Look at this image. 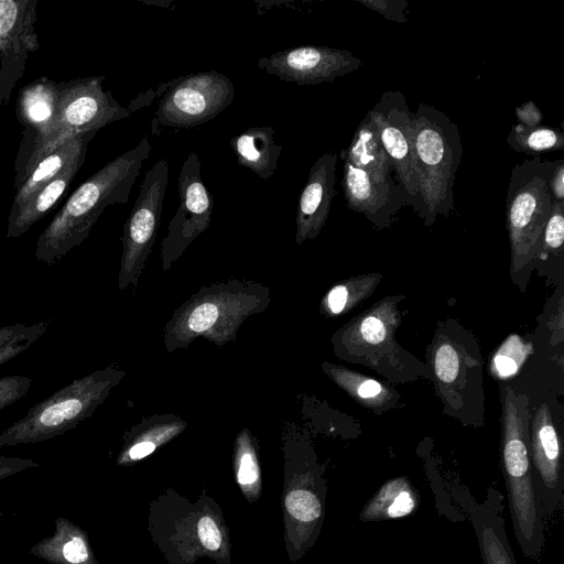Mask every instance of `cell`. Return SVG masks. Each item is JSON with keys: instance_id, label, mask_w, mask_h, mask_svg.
Masks as SVG:
<instances>
[{"instance_id": "obj_6", "label": "cell", "mask_w": 564, "mask_h": 564, "mask_svg": "<svg viewBox=\"0 0 564 564\" xmlns=\"http://www.w3.org/2000/svg\"><path fill=\"white\" fill-rule=\"evenodd\" d=\"M422 216L433 221L453 208V185L462 147L456 126L433 107L412 113Z\"/></svg>"}, {"instance_id": "obj_42", "label": "cell", "mask_w": 564, "mask_h": 564, "mask_svg": "<svg viewBox=\"0 0 564 564\" xmlns=\"http://www.w3.org/2000/svg\"><path fill=\"white\" fill-rule=\"evenodd\" d=\"M381 391L380 383L371 379H365L358 387V394L365 399L377 397Z\"/></svg>"}, {"instance_id": "obj_36", "label": "cell", "mask_w": 564, "mask_h": 564, "mask_svg": "<svg viewBox=\"0 0 564 564\" xmlns=\"http://www.w3.org/2000/svg\"><path fill=\"white\" fill-rule=\"evenodd\" d=\"M39 466L40 464L31 458L0 456V480Z\"/></svg>"}, {"instance_id": "obj_22", "label": "cell", "mask_w": 564, "mask_h": 564, "mask_svg": "<svg viewBox=\"0 0 564 564\" xmlns=\"http://www.w3.org/2000/svg\"><path fill=\"white\" fill-rule=\"evenodd\" d=\"M96 133L88 132L76 135L40 160L17 188L8 219L13 218L37 191L48 184L65 167L72 158L88 148L89 141Z\"/></svg>"}, {"instance_id": "obj_12", "label": "cell", "mask_w": 564, "mask_h": 564, "mask_svg": "<svg viewBox=\"0 0 564 564\" xmlns=\"http://www.w3.org/2000/svg\"><path fill=\"white\" fill-rule=\"evenodd\" d=\"M361 64L349 51L315 45L279 51L257 62L263 72L297 85L333 82L357 70Z\"/></svg>"}, {"instance_id": "obj_14", "label": "cell", "mask_w": 564, "mask_h": 564, "mask_svg": "<svg viewBox=\"0 0 564 564\" xmlns=\"http://www.w3.org/2000/svg\"><path fill=\"white\" fill-rule=\"evenodd\" d=\"M530 458L533 488L544 520H550L563 505L564 479L561 444L545 404L533 419Z\"/></svg>"}, {"instance_id": "obj_30", "label": "cell", "mask_w": 564, "mask_h": 564, "mask_svg": "<svg viewBox=\"0 0 564 564\" xmlns=\"http://www.w3.org/2000/svg\"><path fill=\"white\" fill-rule=\"evenodd\" d=\"M564 202L553 200L550 216L542 232L543 246L547 250L560 249L564 240Z\"/></svg>"}, {"instance_id": "obj_9", "label": "cell", "mask_w": 564, "mask_h": 564, "mask_svg": "<svg viewBox=\"0 0 564 564\" xmlns=\"http://www.w3.org/2000/svg\"><path fill=\"white\" fill-rule=\"evenodd\" d=\"M167 183L169 163L161 159L145 172L139 195L123 225L118 275L120 291L138 288L140 274L156 239Z\"/></svg>"}, {"instance_id": "obj_37", "label": "cell", "mask_w": 564, "mask_h": 564, "mask_svg": "<svg viewBox=\"0 0 564 564\" xmlns=\"http://www.w3.org/2000/svg\"><path fill=\"white\" fill-rule=\"evenodd\" d=\"M360 334L365 341L377 345L386 337V328L383 323L375 317H366L360 325Z\"/></svg>"}, {"instance_id": "obj_38", "label": "cell", "mask_w": 564, "mask_h": 564, "mask_svg": "<svg viewBox=\"0 0 564 564\" xmlns=\"http://www.w3.org/2000/svg\"><path fill=\"white\" fill-rule=\"evenodd\" d=\"M516 113L519 124L527 128L538 127L542 119L540 109L532 101H528L517 107Z\"/></svg>"}, {"instance_id": "obj_16", "label": "cell", "mask_w": 564, "mask_h": 564, "mask_svg": "<svg viewBox=\"0 0 564 564\" xmlns=\"http://www.w3.org/2000/svg\"><path fill=\"white\" fill-rule=\"evenodd\" d=\"M337 160L336 153L326 151L310 170L296 208L295 241L297 246L307 239H314L327 220L332 200L336 194Z\"/></svg>"}, {"instance_id": "obj_1", "label": "cell", "mask_w": 564, "mask_h": 564, "mask_svg": "<svg viewBox=\"0 0 564 564\" xmlns=\"http://www.w3.org/2000/svg\"><path fill=\"white\" fill-rule=\"evenodd\" d=\"M152 147L148 135L83 182L37 238L35 259L61 261L89 236L106 207L128 203L131 188Z\"/></svg>"}, {"instance_id": "obj_23", "label": "cell", "mask_w": 564, "mask_h": 564, "mask_svg": "<svg viewBox=\"0 0 564 564\" xmlns=\"http://www.w3.org/2000/svg\"><path fill=\"white\" fill-rule=\"evenodd\" d=\"M341 158L377 181L386 182L392 177V165L368 113L356 129L349 147L341 152Z\"/></svg>"}, {"instance_id": "obj_35", "label": "cell", "mask_w": 564, "mask_h": 564, "mask_svg": "<svg viewBox=\"0 0 564 564\" xmlns=\"http://www.w3.org/2000/svg\"><path fill=\"white\" fill-rule=\"evenodd\" d=\"M197 531L200 542L206 549L210 551H216L219 549L221 544V534L212 518L207 516L203 517L198 521Z\"/></svg>"}, {"instance_id": "obj_31", "label": "cell", "mask_w": 564, "mask_h": 564, "mask_svg": "<svg viewBox=\"0 0 564 564\" xmlns=\"http://www.w3.org/2000/svg\"><path fill=\"white\" fill-rule=\"evenodd\" d=\"M239 442V468L238 481L241 485H250L258 479L259 469L253 448L250 443V436L247 430H243L238 437Z\"/></svg>"}, {"instance_id": "obj_5", "label": "cell", "mask_w": 564, "mask_h": 564, "mask_svg": "<svg viewBox=\"0 0 564 564\" xmlns=\"http://www.w3.org/2000/svg\"><path fill=\"white\" fill-rule=\"evenodd\" d=\"M104 76H89L59 83L56 117L47 133L28 149L26 159L17 170V188L40 160L68 140L79 134L98 132L105 126L131 115L110 90L104 89Z\"/></svg>"}, {"instance_id": "obj_41", "label": "cell", "mask_w": 564, "mask_h": 564, "mask_svg": "<svg viewBox=\"0 0 564 564\" xmlns=\"http://www.w3.org/2000/svg\"><path fill=\"white\" fill-rule=\"evenodd\" d=\"M348 292L346 286L337 285L334 286L327 295V306L332 313H340L347 303Z\"/></svg>"}, {"instance_id": "obj_40", "label": "cell", "mask_w": 564, "mask_h": 564, "mask_svg": "<svg viewBox=\"0 0 564 564\" xmlns=\"http://www.w3.org/2000/svg\"><path fill=\"white\" fill-rule=\"evenodd\" d=\"M550 191L554 200L564 202V161L555 162L550 178Z\"/></svg>"}, {"instance_id": "obj_21", "label": "cell", "mask_w": 564, "mask_h": 564, "mask_svg": "<svg viewBox=\"0 0 564 564\" xmlns=\"http://www.w3.org/2000/svg\"><path fill=\"white\" fill-rule=\"evenodd\" d=\"M274 132L270 126L251 127L229 141L238 164L262 180L271 178L278 169L282 145L275 142Z\"/></svg>"}, {"instance_id": "obj_39", "label": "cell", "mask_w": 564, "mask_h": 564, "mask_svg": "<svg viewBox=\"0 0 564 564\" xmlns=\"http://www.w3.org/2000/svg\"><path fill=\"white\" fill-rule=\"evenodd\" d=\"M170 86V80L161 83L155 88L142 91L139 94L127 107L130 112H133L142 107L149 106L156 97L163 96Z\"/></svg>"}, {"instance_id": "obj_20", "label": "cell", "mask_w": 564, "mask_h": 564, "mask_svg": "<svg viewBox=\"0 0 564 564\" xmlns=\"http://www.w3.org/2000/svg\"><path fill=\"white\" fill-rule=\"evenodd\" d=\"M29 552L50 564H96L86 531L64 517H57L53 534Z\"/></svg>"}, {"instance_id": "obj_7", "label": "cell", "mask_w": 564, "mask_h": 564, "mask_svg": "<svg viewBox=\"0 0 564 564\" xmlns=\"http://www.w3.org/2000/svg\"><path fill=\"white\" fill-rule=\"evenodd\" d=\"M554 166L555 162L533 159L512 171L507 224L514 263L523 264L535 253L554 200L550 191Z\"/></svg>"}, {"instance_id": "obj_18", "label": "cell", "mask_w": 564, "mask_h": 564, "mask_svg": "<svg viewBox=\"0 0 564 564\" xmlns=\"http://www.w3.org/2000/svg\"><path fill=\"white\" fill-rule=\"evenodd\" d=\"M59 83L41 77L24 86L17 100V117L25 128L23 143L29 149L50 130L58 108Z\"/></svg>"}, {"instance_id": "obj_8", "label": "cell", "mask_w": 564, "mask_h": 564, "mask_svg": "<svg viewBox=\"0 0 564 564\" xmlns=\"http://www.w3.org/2000/svg\"><path fill=\"white\" fill-rule=\"evenodd\" d=\"M235 94L232 82L216 70L170 79L151 120V133L159 135L163 128L189 129L203 124L225 110Z\"/></svg>"}, {"instance_id": "obj_19", "label": "cell", "mask_w": 564, "mask_h": 564, "mask_svg": "<svg viewBox=\"0 0 564 564\" xmlns=\"http://www.w3.org/2000/svg\"><path fill=\"white\" fill-rule=\"evenodd\" d=\"M88 148L72 158L65 167L44 187L37 191L11 219H8L7 237L18 238L43 218L64 195L82 165Z\"/></svg>"}, {"instance_id": "obj_29", "label": "cell", "mask_w": 564, "mask_h": 564, "mask_svg": "<svg viewBox=\"0 0 564 564\" xmlns=\"http://www.w3.org/2000/svg\"><path fill=\"white\" fill-rule=\"evenodd\" d=\"M285 507L293 518L303 522H313L322 516L321 500L305 489L291 491L285 498Z\"/></svg>"}, {"instance_id": "obj_2", "label": "cell", "mask_w": 564, "mask_h": 564, "mask_svg": "<svg viewBox=\"0 0 564 564\" xmlns=\"http://www.w3.org/2000/svg\"><path fill=\"white\" fill-rule=\"evenodd\" d=\"M270 299L269 289L253 282L230 280L204 286L174 312L164 327V346L174 351L203 336L221 347L236 338L248 316L264 311Z\"/></svg>"}, {"instance_id": "obj_27", "label": "cell", "mask_w": 564, "mask_h": 564, "mask_svg": "<svg viewBox=\"0 0 564 564\" xmlns=\"http://www.w3.org/2000/svg\"><path fill=\"white\" fill-rule=\"evenodd\" d=\"M48 321L0 327V366L29 349L46 330Z\"/></svg>"}, {"instance_id": "obj_33", "label": "cell", "mask_w": 564, "mask_h": 564, "mask_svg": "<svg viewBox=\"0 0 564 564\" xmlns=\"http://www.w3.org/2000/svg\"><path fill=\"white\" fill-rule=\"evenodd\" d=\"M435 371L440 380L453 382L458 373L459 359L456 350L449 344L441 345L435 354Z\"/></svg>"}, {"instance_id": "obj_43", "label": "cell", "mask_w": 564, "mask_h": 564, "mask_svg": "<svg viewBox=\"0 0 564 564\" xmlns=\"http://www.w3.org/2000/svg\"><path fill=\"white\" fill-rule=\"evenodd\" d=\"M3 518V511L0 509V520Z\"/></svg>"}, {"instance_id": "obj_10", "label": "cell", "mask_w": 564, "mask_h": 564, "mask_svg": "<svg viewBox=\"0 0 564 564\" xmlns=\"http://www.w3.org/2000/svg\"><path fill=\"white\" fill-rule=\"evenodd\" d=\"M200 169L198 154L195 151L189 152L178 175L180 205L161 245L164 271L210 226L214 200L202 180Z\"/></svg>"}, {"instance_id": "obj_3", "label": "cell", "mask_w": 564, "mask_h": 564, "mask_svg": "<svg viewBox=\"0 0 564 564\" xmlns=\"http://www.w3.org/2000/svg\"><path fill=\"white\" fill-rule=\"evenodd\" d=\"M126 372L109 365L67 383L0 434V448L44 442L65 434L90 417Z\"/></svg>"}, {"instance_id": "obj_28", "label": "cell", "mask_w": 564, "mask_h": 564, "mask_svg": "<svg viewBox=\"0 0 564 564\" xmlns=\"http://www.w3.org/2000/svg\"><path fill=\"white\" fill-rule=\"evenodd\" d=\"M528 352L529 348L521 338L516 335L509 337L494 358L492 366L496 375L501 378L514 375Z\"/></svg>"}, {"instance_id": "obj_4", "label": "cell", "mask_w": 564, "mask_h": 564, "mask_svg": "<svg viewBox=\"0 0 564 564\" xmlns=\"http://www.w3.org/2000/svg\"><path fill=\"white\" fill-rule=\"evenodd\" d=\"M502 464L517 542L525 557L538 558L545 543V523L532 482L524 408L510 390L505 402Z\"/></svg>"}, {"instance_id": "obj_11", "label": "cell", "mask_w": 564, "mask_h": 564, "mask_svg": "<svg viewBox=\"0 0 564 564\" xmlns=\"http://www.w3.org/2000/svg\"><path fill=\"white\" fill-rule=\"evenodd\" d=\"M379 140L390 160L398 183L413 204L420 197V181L414 150L412 112L405 97L384 91L368 111Z\"/></svg>"}, {"instance_id": "obj_13", "label": "cell", "mask_w": 564, "mask_h": 564, "mask_svg": "<svg viewBox=\"0 0 564 564\" xmlns=\"http://www.w3.org/2000/svg\"><path fill=\"white\" fill-rule=\"evenodd\" d=\"M39 0H0V105L23 75L29 54L40 48Z\"/></svg>"}, {"instance_id": "obj_15", "label": "cell", "mask_w": 564, "mask_h": 564, "mask_svg": "<svg viewBox=\"0 0 564 564\" xmlns=\"http://www.w3.org/2000/svg\"><path fill=\"white\" fill-rule=\"evenodd\" d=\"M453 496L467 512L473 524L484 564H517L503 518V496L489 486L481 502L468 489H453Z\"/></svg>"}, {"instance_id": "obj_25", "label": "cell", "mask_w": 564, "mask_h": 564, "mask_svg": "<svg viewBox=\"0 0 564 564\" xmlns=\"http://www.w3.org/2000/svg\"><path fill=\"white\" fill-rule=\"evenodd\" d=\"M143 431L138 426L137 431L142 433L143 437L135 438L133 444L126 451L124 456L131 460L141 459L156 447V441H164L180 433L186 425V422L173 414L155 415L142 420Z\"/></svg>"}, {"instance_id": "obj_17", "label": "cell", "mask_w": 564, "mask_h": 564, "mask_svg": "<svg viewBox=\"0 0 564 564\" xmlns=\"http://www.w3.org/2000/svg\"><path fill=\"white\" fill-rule=\"evenodd\" d=\"M341 186L347 206L378 225L390 220L393 213L411 202L393 177L377 181L347 162H344Z\"/></svg>"}, {"instance_id": "obj_34", "label": "cell", "mask_w": 564, "mask_h": 564, "mask_svg": "<svg viewBox=\"0 0 564 564\" xmlns=\"http://www.w3.org/2000/svg\"><path fill=\"white\" fill-rule=\"evenodd\" d=\"M370 10H373L386 19L404 23L406 21L408 3L402 0H360L358 1Z\"/></svg>"}, {"instance_id": "obj_24", "label": "cell", "mask_w": 564, "mask_h": 564, "mask_svg": "<svg viewBox=\"0 0 564 564\" xmlns=\"http://www.w3.org/2000/svg\"><path fill=\"white\" fill-rule=\"evenodd\" d=\"M419 502L417 491L408 478H392L367 501L359 519L370 522L403 518L415 511Z\"/></svg>"}, {"instance_id": "obj_32", "label": "cell", "mask_w": 564, "mask_h": 564, "mask_svg": "<svg viewBox=\"0 0 564 564\" xmlns=\"http://www.w3.org/2000/svg\"><path fill=\"white\" fill-rule=\"evenodd\" d=\"M32 383V379L21 375L0 378V411L23 398Z\"/></svg>"}, {"instance_id": "obj_26", "label": "cell", "mask_w": 564, "mask_h": 564, "mask_svg": "<svg viewBox=\"0 0 564 564\" xmlns=\"http://www.w3.org/2000/svg\"><path fill=\"white\" fill-rule=\"evenodd\" d=\"M508 144L519 152L540 154L562 150L564 135L558 129L540 126L527 128L518 123L509 133Z\"/></svg>"}]
</instances>
